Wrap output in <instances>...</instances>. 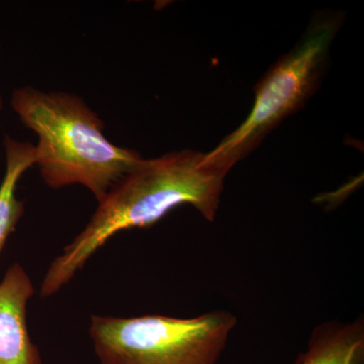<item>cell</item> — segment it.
I'll return each mask as SVG.
<instances>
[{"label":"cell","instance_id":"obj_1","mask_svg":"<svg viewBox=\"0 0 364 364\" xmlns=\"http://www.w3.org/2000/svg\"><path fill=\"white\" fill-rule=\"evenodd\" d=\"M227 174L198 151H172L144 159L109 188L85 229L57 256L41 284V296L58 293L112 236L159 221L182 205L214 222Z\"/></svg>","mask_w":364,"mask_h":364},{"label":"cell","instance_id":"obj_2","mask_svg":"<svg viewBox=\"0 0 364 364\" xmlns=\"http://www.w3.org/2000/svg\"><path fill=\"white\" fill-rule=\"evenodd\" d=\"M11 105L38 136L35 166L53 189L79 184L100 202L143 158L111 142L102 119L75 93L26 85L14 90Z\"/></svg>","mask_w":364,"mask_h":364},{"label":"cell","instance_id":"obj_3","mask_svg":"<svg viewBox=\"0 0 364 364\" xmlns=\"http://www.w3.org/2000/svg\"><path fill=\"white\" fill-rule=\"evenodd\" d=\"M336 11L316 14L303 37L282 57L254 88L250 114L214 150L205 161L224 173L255 148L284 119L296 114L320 86L333 41L343 23Z\"/></svg>","mask_w":364,"mask_h":364},{"label":"cell","instance_id":"obj_4","mask_svg":"<svg viewBox=\"0 0 364 364\" xmlns=\"http://www.w3.org/2000/svg\"><path fill=\"white\" fill-rule=\"evenodd\" d=\"M237 323L224 310L188 318L92 316L90 335L100 364H218Z\"/></svg>","mask_w":364,"mask_h":364},{"label":"cell","instance_id":"obj_5","mask_svg":"<svg viewBox=\"0 0 364 364\" xmlns=\"http://www.w3.org/2000/svg\"><path fill=\"white\" fill-rule=\"evenodd\" d=\"M33 293L28 273L14 263L0 282V364H42L26 322V306Z\"/></svg>","mask_w":364,"mask_h":364},{"label":"cell","instance_id":"obj_6","mask_svg":"<svg viewBox=\"0 0 364 364\" xmlns=\"http://www.w3.org/2000/svg\"><path fill=\"white\" fill-rule=\"evenodd\" d=\"M293 364H364V321H327L314 328Z\"/></svg>","mask_w":364,"mask_h":364},{"label":"cell","instance_id":"obj_7","mask_svg":"<svg viewBox=\"0 0 364 364\" xmlns=\"http://www.w3.org/2000/svg\"><path fill=\"white\" fill-rule=\"evenodd\" d=\"M6 173L0 184V253L23 215L25 205L16 196V186L23 173L35 166V146L4 138Z\"/></svg>","mask_w":364,"mask_h":364},{"label":"cell","instance_id":"obj_8","mask_svg":"<svg viewBox=\"0 0 364 364\" xmlns=\"http://www.w3.org/2000/svg\"><path fill=\"white\" fill-rule=\"evenodd\" d=\"M2 107H4V98H2L1 92H0V111H1Z\"/></svg>","mask_w":364,"mask_h":364}]
</instances>
